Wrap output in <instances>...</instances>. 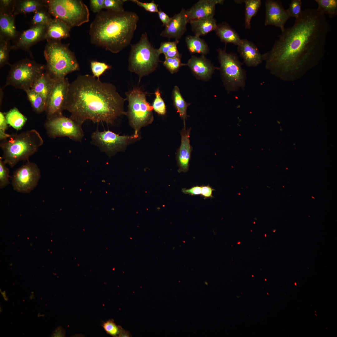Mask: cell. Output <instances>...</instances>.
<instances>
[{
    "label": "cell",
    "instance_id": "cell-19",
    "mask_svg": "<svg viewBox=\"0 0 337 337\" xmlns=\"http://www.w3.org/2000/svg\"><path fill=\"white\" fill-rule=\"evenodd\" d=\"M188 21L185 10L182 8L180 12L172 17L169 23L165 26L160 35L169 39L173 38L178 40L185 32Z\"/></svg>",
    "mask_w": 337,
    "mask_h": 337
},
{
    "label": "cell",
    "instance_id": "cell-32",
    "mask_svg": "<svg viewBox=\"0 0 337 337\" xmlns=\"http://www.w3.org/2000/svg\"><path fill=\"white\" fill-rule=\"evenodd\" d=\"M25 92L35 112L40 113L45 111L46 101L42 96L32 89L27 90Z\"/></svg>",
    "mask_w": 337,
    "mask_h": 337
},
{
    "label": "cell",
    "instance_id": "cell-42",
    "mask_svg": "<svg viewBox=\"0 0 337 337\" xmlns=\"http://www.w3.org/2000/svg\"><path fill=\"white\" fill-rule=\"evenodd\" d=\"M6 164L2 160V157L0 158V188L5 187L9 184V170L5 166Z\"/></svg>",
    "mask_w": 337,
    "mask_h": 337
},
{
    "label": "cell",
    "instance_id": "cell-15",
    "mask_svg": "<svg viewBox=\"0 0 337 337\" xmlns=\"http://www.w3.org/2000/svg\"><path fill=\"white\" fill-rule=\"evenodd\" d=\"M46 27L45 25L32 26L30 28L19 32L11 46V49H22L28 51L32 56L30 49L37 42L45 39Z\"/></svg>",
    "mask_w": 337,
    "mask_h": 337
},
{
    "label": "cell",
    "instance_id": "cell-3",
    "mask_svg": "<svg viewBox=\"0 0 337 337\" xmlns=\"http://www.w3.org/2000/svg\"><path fill=\"white\" fill-rule=\"evenodd\" d=\"M139 20L138 16L134 12L101 11L90 26L91 42L117 53L130 44Z\"/></svg>",
    "mask_w": 337,
    "mask_h": 337
},
{
    "label": "cell",
    "instance_id": "cell-6",
    "mask_svg": "<svg viewBox=\"0 0 337 337\" xmlns=\"http://www.w3.org/2000/svg\"><path fill=\"white\" fill-rule=\"evenodd\" d=\"M160 54L158 49L154 48L150 42L147 34L145 32L137 43L131 45L129 70L138 75L140 79L157 68Z\"/></svg>",
    "mask_w": 337,
    "mask_h": 337
},
{
    "label": "cell",
    "instance_id": "cell-35",
    "mask_svg": "<svg viewBox=\"0 0 337 337\" xmlns=\"http://www.w3.org/2000/svg\"><path fill=\"white\" fill-rule=\"evenodd\" d=\"M47 8H44L34 12L32 20V26L38 25L47 26L52 18L51 15L47 11Z\"/></svg>",
    "mask_w": 337,
    "mask_h": 337
},
{
    "label": "cell",
    "instance_id": "cell-26",
    "mask_svg": "<svg viewBox=\"0 0 337 337\" xmlns=\"http://www.w3.org/2000/svg\"><path fill=\"white\" fill-rule=\"evenodd\" d=\"M189 22L194 35L199 37L215 31L217 25L214 17L192 20Z\"/></svg>",
    "mask_w": 337,
    "mask_h": 337
},
{
    "label": "cell",
    "instance_id": "cell-31",
    "mask_svg": "<svg viewBox=\"0 0 337 337\" xmlns=\"http://www.w3.org/2000/svg\"><path fill=\"white\" fill-rule=\"evenodd\" d=\"M4 113L8 125L17 130L22 129L27 120V118L16 107Z\"/></svg>",
    "mask_w": 337,
    "mask_h": 337
},
{
    "label": "cell",
    "instance_id": "cell-7",
    "mask_svg": "<svg viewBox=\"0 0 337 337\" xmlns=\"http://www.w3.org/2000/svg\"><path fill=\"white\" fill-rule=\"evenodd\" d=\"M147 94L137 87L125 93L128 102L126 115L136 134H139L141 128L151 124L154 120L153 108L147 100Z\"/></svg>",
    "mask_w": 337,
    "mask_h": 337
},
{
    "label": "cell",
    "instance_id": "cell-51",
    "mask_svg": "<svg viewBox=\"0 0 337 337\" xmlns=\"http://www.w3.org/2000/svg\"><path fill=\"white\" fill-rule=\"evenodd\" d=\"M159 19L163 23L162 26H165L170 22L171 17L163 11L160 10L158 12Z\"/></svg>",
    "mask_w": 337,
    "mask_h": 337
},
{
    "label": "cell",
    "instance_id": "cell-33",
    "mask_svg": "<svg viewBox=\"0 0 337 337\" xmlns=\"http://www.w3.org/2000/svg\"><path fill=\"white\" fill-rule=\"evenodd\" d=\"M318 5L317 9L325 15L333 18L337 15V0H315Z\"/></svg>",
    "mask_w": 337,
    "mask_h": 337
},
{
    "label": "cell",
    "instance_id": "cell-18",
    "mask_svg": "<svg viewBox=\"0 0 337 337\" xmlns=\"http://www.w3.org/2000/svg\"><path fill=\"white\" fill-rule=\"evenodd\" d=\"M223 0H200L191 8L185 10L188 22L189 21L214 17L215 6L222 4Z\"/></svg>",
    "mask_w": 337,
    "mask_h": 337
},
{
    "label": "cell",
    "instance_id": "cell-10",
    "mask_svg": "<svg viewBox=\"0 0 337 337\" xmlns=\"http://www.w3.org/2000/svg\"><path fill=\"white\" fill-rule=\"evenodd\" d=\"M10 66L11 68L5 86L12 85L25 91L31 89L38 76L45 71V65L28 59L21 60Z\"/></svg>",
    "mask_w": 337,
    "mask_h": 337
},
{
    "label": "cell",
    "instance_id": "cell-53",
    "mask_svg": "<svg viewBox=\"0 0 337 337\" xmlns=\"http://www.w3.org/2000/svg\"><path fill=\"white\" fill-rule=\"evenodd\" d=\"M131 336V335H130V334L129 332L124 329V330H123V331L121 333L120 337H129L131 336Z\"/></svg>",
    "mask_w": 337,
    "mask_h": 337
},
{
    "label": "cell",
    "instance_id": "cell-38",
    "mask_svg": "<svg viewBox=\"0 0 337 337\" xmlns=\"http://www.w3.org/2000/svg\"><path fill=\"white\" fill-rule=\"evenodd\" d=\"M90 67L93 76L98 79L106 70L111 68V66L104 62L96 61H91Z\"/></svg>",
    "mask_w": 337,
    "mask_h": 337
},
{
    "label": "cell",
    "instance_id": "cell-22",
    "mask_svg": "<svg viewBox=\"0 0 337 337\" xmlns=\"http://www.w3.org/2000/svg\"><path fill=\"white\" fill-rule=\"evenodd\" d=\"M71 27L62 20L52 18L47 26L45 39L47 41H60L70 37Z\"/></svg>",
    "mask_w": 337,
    "mask_h": 337
},
{
    "label": "cell",
    "instance_id": "cell-20",
    "mask_svg": "<svg viewBox=\"0 0 337 337\" xmlns=\"http://www.w3.org/2000/svg\"><path fill=\"white\" fill-rule=\"evenodd\" d=\"M237 51L244 62L248 66L255 67L263 61L261 54L256 46L247 39H241L237 46Z\"/></svg>",
    "mask_w": 337,
    "mask_h": 337
},
{
    "label": "cell",
    "instance_id": "cell-46",
    "mask_svg": "<svg viewBox=\"0 0 337 337\" xmlns=\"http://www.w3.org/2000/svg\"><path fill=\"white\" fill-rule=\"evenodd\" d=\"M179 42V40H175L173 42H164L161 43L158 50L160 53L164 54Z\"/></svg>",
    "mask_w": 337,
    "mask_h": 337
},
{
    "label": "cell",
    "instance_id": "cell-48",
    "mask_svg": "<svg viewBox=\"0 0 337 337\" xmlns=\"http://www.w3.org/2000/svg\"><path fill=\"white\" fill-rule=\"evenodd\" d=\"M201 188L200 195L203 197L204 199L213 198L212 193V192L214 191L215 189L209 184L202 185L201 186Z\"/></svg>",
    "mask_w": 337,
    "mask_h": 337
},
{
    "label": "cell",
    "instance_id": "cell-40",
    "mask_svg": "<svg viewBox=\"0 0 337 337\" xmlns=\"http://www.w3.org/2000/svg\"><path fill=\"white\" fill-rule=\"evenodd\" d=\"M125 0H104V9L107 10L115 12L125 11L123 7Z\"/></svg>",
    "mask_w": 337,
    "mask_h": 337
},
{
    "label": "cell",
    "instance_id": "cell-41",
    "mask_svg": "<svg viewBox=\"0 0 337 337\" xmlns=\"http://www.w3.org/2000/svg\"><path fill=\"white\" fill-rule=\"evenodd\" d=\"M302 2L301 0H292L289 5L288 8L286 9L290 17L298 18L302 11L301 10Z\"/></svg>",
    "mask_w": 337,
    "mask_h": 337
},
{
    "label": "cell",
    "instance_id": "cell-43",
    "mask_svg": "<svg viewBox=\"0 0 337 337\" xmlns=\"http://www.w3.org/2000/svg\"><path fill=\"white\" fill-rule=\"evenodd\" d=\"M16 0H0V13L13 14Z\"/></svg>",
    "mask_w": 337,
    "mask_h": 337
},
{
    "label": "cell",
    "instance_id": "cell-29",
    "mask_svg": "<svg viewBox=\"0 0 337 337\" xmlns=\"http://www.w3.org/2000/svg\"><path fill=\"white\" fill-rule=\"evenodd\" d=\"M185 41L191 53H198L204 56L209 51L207 44L199 37L188 35L186 37Z\"/></svg>",
    "mask_w": 337,
    "mask_h": 337
},
{
    "label": "cell",
    "instance_id": "cell-11",
    "mask_svg": "<svg viewBox=\"0 0 337 337\" xmlns=\"http://www.w3.org/2000/svg\"><path fill=\"white\" fill-rule=\"evenodd\" d=\"M139 138V134L120 135L109 130L100 131L98 129L91 135L92 144L109 156L123 151Z\"/></svg>",
    "mask_w": 337,
    "mask_h": 337
},
{
    "label": "cell",
    "instance_id": "cell-4",
    "mask_svg": "<svg viewBox=\"0 0 337 337\" xmlns=\"http://www.w3.org/2000/svg\"><path fill=\"white\" fill-rule=\"evenodd\" d=\"M43 143L42 137L35 129L11 134L0 144L3 153L2 158L6 164L13 168L21 161H28Z\"/></svg>",
    "mask_w": 337,
    "mask_h": 337
},
{
    "label": "cell",
    "instance_id": "cell-52",
    "mask_svg": "<svg viewBox=\"0 0 337 337\" xmlns=\"http://www.w3.org/2000/svg\"><path fill=\"white\" fill-rule=\"evenodd\" d=\"M65 335V332L64 329L61 326L56 328L53 331L51 336L53 337H64Z\"/></svg>",
    "mask_w": 337,
    "mask_h": 337
},
{
    "label": "cell",
    "instance_id": "cell-30",
    "mask_svg": "<svg viewBox=\"0 0 337 337\" xmlns=\"http://www.w3.org/2000/svg\"><path fill=\"white\" fill-rule=\"evenodd\" d=\"M172 99L174 106L180 117L185 125V120L188 116L187 110L190 104L187 103L182 96L178 86H174L172 91Z\"/></svg>",
    "mask_w": 337,
    "mask_h": 337
},
{
    "label": "cell",
    "instance_id": "cell-14",
    "mask_svg": "<svg viewBox=\"0 0 337 337\" xmlns=\"http://www.w3.org/2000/svg\"><path fill=\"white\" fill-rule=\"evenodd\" d=\"M70 83L66 77L55 81L45 111L47 120L63 115Z\"/></svg>",
    "mask_w": 337,
    "mask_h": 337
},
{
    "label": "cell",
    "instance_id": "cell-5",
    "mask_svg": "<svg viewBox=\"0 0 337 337\" xmlns=\"http://www.w3.org/2000/svg\"><path fill=\"white\" fill-rule=\"evenodd\" d=\"M69 45L60 41H51L45 47V71L54 81L64 78L68 74L79 70V63L74 53L69 49Z\"/></svg>",
    "mask_w": 337,
    "mask_h": 337
},
{
    "label": "cell",
    "instance_id": "cell-44",
    "mask_svg": "<svg viewBox=\"0 0 337 337\" xmlns=\"http://www.w3.org/2000/svg\"><path fill=\"white\" fill-rule=\"evenodd\" d=\"M8 123L6 120L5 113L0 112V139L4 140L11 136V134H7L5 131L8 127Z\"/></svg>",
    "mask_w": 337,
    "mask_h": 337
},
{
    "label": "cell",
    "instance_id": "cell-50",
    "mask_svg": "<svg viewBox=\"0 0 337 337\" xmlns=\"http://www.w3.org/2000/svg\"><path fill=\"white\" fill-rule=\"evenodd\" d=\"M164 55L165 57L168 58L181 57V54L179 53L178 51L177 45H175Z\"/></svg>",
    "mask_w": 337,
    "mask_h": 337
},
{
    "label": "cell",
    "instance_id": "cell-13",
    "mask_svg": "<svg viewBox=\"0 0 337 337\" xmlns=\"http://www.w3.org/2000/svg\"><path fill=\"white\" fill-rule=\"evenodd\" d=\"M40 177V171L37 164L28 161L13 172V188L19 193H29L36 187Z\"/></svg>",
    "mask_w": 337,
    "mask_h": 337
},
{
    "label": "cell",
    "instance_id": "cell-34",
    "mask_svg": "<svg viewBox=\"0 0 337 337\" xmlns=\"http://www.w3.org/2000/svg\"><path fill=\"white\" fill-rule=\"evenodd\" d=\"M9 40L0 36V67L10 64L8 62L9 53L11 49Z\"/></svg>",
    "mask_w": 337,
    "mask_h": 337
},
{
    "label": "cell",
    "instance_id": "cell-45",
    "mask_svg": "<svg viewBox=\"0 0 337 337\" xmlns=\"http://www.w3.org/2000/svg\"><path fill=\"white\" fill-rule=\"evenodd\" d=\"M131 1L150 12L158 13L159 11L158 5L156 4L154 1L150 2H143L138 0H132Z\"/></svg>",
    "mask_w": 337,
    "mask_h": 337
},
{
    "label": "cell",
    "instance_id": "cell-23",
    "mask_svg": "<svg viewBox=\"0 0 337 337\" xmlns=\"http://www.w3.org/2000/svg\"><path fill=\"white\" fill-rule=\"evenodd\" d=\"M16 17L13 14L0 13V36L9 41H14L19 33L15 25Z\"/></svg>",
    "mask_w": 337,
    "mask_h": 337
},
{
    "label": "cell",
    "instance_id": "cell-9",
    "mask_svg": "<svg viewBox=\"0 0 337 337\" xmlns=\"http://www.w3.org/2000/svg\"><path fill=\"white\" fill-rule=\"evenodd\" d=\"M222 79L226 90L234 91L244 89L246 79V71L237 54L227 53L225 49L217 50Z\"/></svg>",
    "mask_w": 337,
    "mask_h": 337
},
{
    "label": "cell",
    "instance_id": "cell-49",
    "mask_svg": "<svg viewBox=\"0 0 337 337\" xmlns=\"http://www.w3.org/2000/svg\"><path fill=\"white\" fill-rule=\"evenodd\" d=\"M201 186L196 185L189 189L183 188L182 190V191L184 194L192 196L199 195H201Z\"/></svg>",
    "mask_w": 337,
    "mask_h": 337
},
{
    "label": "cell",
    "instance_id": "cell-1",
    "mask_svg": "<svg viewBox=\"0 0 337 337\" xmlns=\"http://www.w3.org/2000/svg\"><path fill=\"white\" fill-rule=\"evenodd\" d=\"M331 29L325 15L317 8L302 10L294 25L285 28L271 49L262 54L266 68L284 81L299 79L323 58Z\"/></svg>",
    "mask_w": 337,
    "mask_h": 337
},
{
    "label": "cell",
    "instance_id": "cell-37",
    "mask_svg": "<svg viewBox=\"0 0 337 337\" xmlns=\"http://www.w3.org/2000/svg\"><path fill=\"white\" fill-rule=\"evenodd\" d=\"M154 94L155 98L152 105L153 110L159 115H164L166 112V106L164 100L161 97L159 89L156 90Z\"/></svg>",
    "mask_w": 337,
    "mask_h": 337
},
{
    "label": "cell",
    "instance_id": "cell-24",
    "mask_svg": "<svg viewBox=\"0 0 337 337\" xmlns=\"http://www.w3.org/2000/svg\"><path fill=\"white\" fill-rule=\"evenodd\" d=\"M55 81L45 71L38 76L31 89L42 96L47 103Z\"/></svg>",
    "mask_w": 337,
    "mask_h": 337
},
{
    "label": "cell",
    "instance_id": "cell-16",
    "mask_svg": "<svg viewBox=\"0 0 337 337\" xmlns=\"http://www.w3.org/2000/svg\"><path fill=\"white\" fill-rule=\"evenodd\" d=\"M265 16L264 25H272L280 28L281 32L290 17L281 2L277 0H266L265 1Z\"/></svg>",
    "mask_w": 337,
    "mask_h": 337
},
{
    "label": "cell",
    "instance_id": "cell-39",
    "mask_svg": "<svg viewBox=\"0 0 337 337\" xmlns=\"http://www.w3.org/2000/svg\"><path fill=\"white\" fill-rule=\"evenodd\" d=\"M165 58V60L163 62V64L172 74L177 72L180 67L182 65H184V64L181 63V57L173 58Z\"/></svg>",
    "mask_w": 337,
    "mask_h": 337
},
{
    "label": "cell",
    "instance_id": "cell-17",
    "mask_svg": "<svg viewBox=\"0 0 337 337\" xmlns=\"http://www.w3.org/2000/svg\"><path fill=\"white\" fill-rule=\"evenodd\" d=\"M191 128L186 129L185 125L180 132L181 143L177 150L176 159L178 168V173H186L189 169V163L193 147L190 144L189 139Z\"/></svg>",
    "mask_w": 337,
    "mask_h": 337
},
{
    "label": "cell",
    "instance_id": "cell-2",
    "mask_svg": "<svg viewBox=\"0 0 337 337\" xmlns=\"http://www.w3.org/2000/svg\"><path fill=\"white\" fill-rule=\"evenodd\" d=\"M123 98L112 84L101 81L93 76L80 75L70 83L65 110L81 125L86 120L114 125L126 115Z\"/></svg>",
    "mask_w": 337,
    "mask_h": 337
},
{
    "label": "cell",
    "instance_id": "cell-47",
    "mask_svg": "<svg viewBox=\"0 0 337 337\" xmlns=\"http://www.w3.org/2000/svg\"><path fill=\"white\" fill-rule=\"evenodd\" d=\"M90 9L94 12L98 13L104 9V0H90Z\"/></svg>",
    "mask_w": 337,
    "mask_h": 337
},
{
    "label": "cell",
    "instance_id": "cell-12",
    "mask_svg": "<svg viewBox=\"0 0 337 337\" xmlns=\"http://www.w3.org/2000/svg\"><path fill=\"white\" fill-rule=\"evenodd\" d=\"M81 126L71 118L63 115L47 120L45 124L50 137H66L79 142L81 141L84 136Z\"/></svg>",
    "mask_w": 337,
    "mask_h": 337
},
{
    "label": "cell",
    "instance_id": "cell-36",
    "mask_svg": "<svg viewBox=\"0 0 337 337\" xmlns=\"http://www.w3.org/2000/svg\"><path fill=\"white\" fill-rule=\"evenodd\" d=\"M102 326L107 334L114 337H120L124 330L121 326L117 325L112 319L104 322Z\"/></svg>",
    "mask_w": 337,
    "mask_h": 337
},
{
    "label": "cell",
    "instance_id": "cell-8",
    "mask_svg": "<svg viewBox=\"0 0 337 337\" xmlns=\"http://www.w3.org/2000/svg\"><path fill=\"white\" fill-rule=\"evenodd\" d=\"M51 15L67 24L71 28L79 27L89 21L87 6L80 0H46Z\"/></svg>",
    "mask_w": 337,
    "mask_h": 337
},
{
    "label": "cell",
    "instance_id": "cell-28",
    "mask_svg": "<svg viewBox=\"0 0 337 337\" xmlns=\"http://www.w3.org/2000/svg\"><path fill=\"white\" fill-rule=\"evenodd\" d=\"M237 3H245L244 26L247 29L251 28V21L255 16L261 5V0H234Z\"/></svg>",
    "mask_w": 337,
    "mask_h": 337
},
{
    "label": "cell",
    "instance_id": "cell-21",
    "mask_svg": "<svg viewBox=\"0 0 337 337\" xmlns=\"http://www.w3.org/2000/svg\"><path fill=\"white\" fill-rule=\"evenodd\" d=\"M187 65L193 74L198 78L208 80L210 78L215 69L211 62L204 55L198 57L192 56L189 60Z\"/></svg>",
    "mask_w": 337,
    "mask_h": 337
},
{
    "label": "cell",
    "instance_id": "cell-25",
    "mask_svg": "<svg viewBox=\"0 0 337 337\" xmlns=\"http://www.w3.org/2000/svg\"><path fill=\"white\" fill-rule=\"evenodd\" d=\"M215 31L221 41L226 44L231 43L237 46L241 41L237 32L226 22L218 24Z\"/></svg>",
    "mask_w": 337,
    "mask_h": 337
},
{
    "label": "cell",
    "instance_id": "cell-27",
    "mask_svg": "<svg viewBox=\"0 0 337 337\" xmlns=\"http://www.w3.org/2000/svg\"><path fill=\"white\" fill-rule=\"evenodd\" d=\"M47 8L46 0H16L13 14L17 15L35 12L44 8Z\"/></svg>",
    "mask_w": 337,
    "mask_h": 337
}]
</instances>
